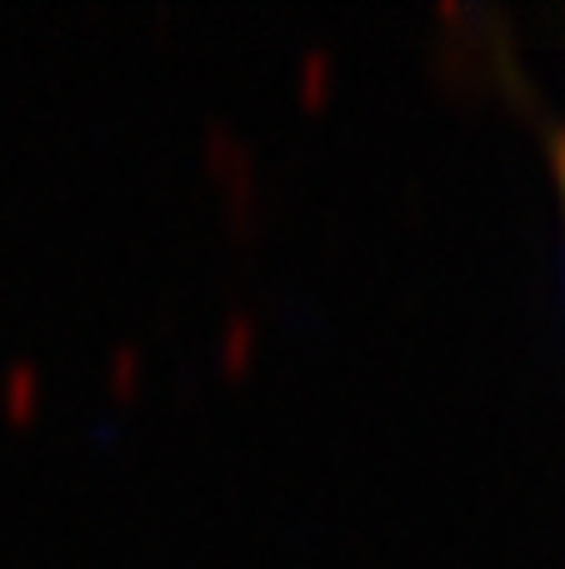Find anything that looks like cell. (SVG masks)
<instances>
[{"instance_id": "cell-1", "label": "cell", "mask_w": 565, "mask_h": 569, "mask_svg": "<svg viewBox=\"0 0 565 569\" xmlns=\"http://www.w3.org/2000/svg\"><path fill=\"white\" fill-rule=\"evenodd\" d=\"M561 216H565V176H561Z\"/></svg>"}, {"instance_id": "cell-2", "label": "cell", "mask_w": 565, "mask_h": 569, "mask_svg": "<svg viewBox=\"0 0 565 569\" xmlns=\"http://www.w3.org/2000/svg\"><path fill=\"white\" fill-rule=\"evenodd\" d=\"M561 176H565V156H561Z\"/></svg>"}]
</instances>
